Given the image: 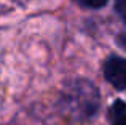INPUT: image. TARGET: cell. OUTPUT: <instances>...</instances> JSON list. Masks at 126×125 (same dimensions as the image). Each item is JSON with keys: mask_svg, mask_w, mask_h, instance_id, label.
I'll return each instance as SVG.
<instances>
[{"mask_svg": "<svg viewBox=\"0 0 126 125\" xmlns=\"http://www.w3.org/2000/svg\"><path fill=\"white\" fill-rule=\"evenodd\" d=\"M69 101H70L72 107L77 111L78 114L83 116H91L96 111L99 103L97 91L94 87L89 83H77L72 88L70 95H69Z\"/></svg>", "mask_w": 126, "mask_h": 125, "instance_id": "1", "label": "cell"}, {"mask_svg": "<svg viewBox=\"0 0 126 125\" xmlns=\"http://www.w3.org/2000/svg\"><path fill=\"white\" fill-rule=\"evenodd\" d=\"M104 75L107 82H110L115 88L125 90L126 88V60L120 56H113L107 60L104 66Z\"/></svg>", "mask_w": 126, "mask_h": 125, "instance_id": "2", "label": "cell"}, {"mask_svg": "<svg viewBox=\"0 0 126 125\" xmlns=\"http://www.w3.org/2000/svg\"><path fill=\"white\" fill-rule=\"evenodd\" d=\"M49 0H0V19L40 8Z\"/></svg>", "mask_w": 126, "mask_h": 125, "instance_id": "3", "label": "cell"}, {"mask_svg": "<svg viewBox=\"0 0 126 125\" xmlns=\"http://www.w3.org/2000/svg\"><path fill=\"white\" fill-rule=\"evenodd\" d=\"M80 2L86 6H91V8H99V6H102L107 0H80Z\"/></svg>", "mask_w": 126, "mask_h": 125, "instance_id": "4", "label": "cell"}, {"mask_svg": "<svg viewBox=\"0 0 126 125\" xmlns=\"http://www.w3.org/2000/svg\"><path fill=\"white\" fill-rule=\"evenodd\" d=\"M117 10L120 13V16L126 21V0H118L117 2Z\"/></svg>", "mask_w": 126, "mask_h": 125, "instance_id": "5", "label": "cell"}, {"mask_svg": "<svg viewBox=\"0 0 126 125\" xmlns=\"http://www.w3.org/2000/svg\"><path fill=\"white\" fill-rule=\"evenodd\" d=\"M113 125H126V112L123 114V116L113 119Z\"/></svg>", "mask_w": 126, "mask_h": 125, "instance_id": "6", "label": "cell"}]
</instances>
